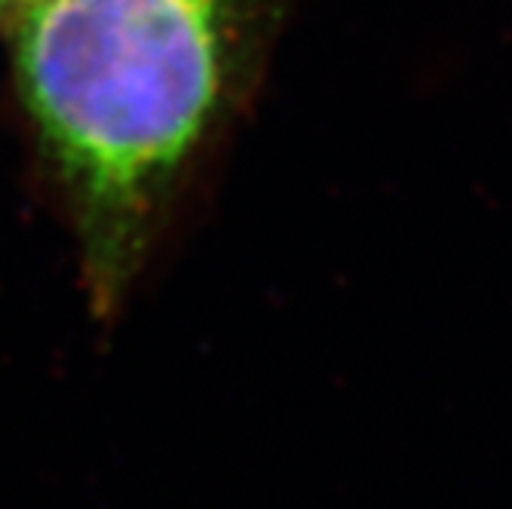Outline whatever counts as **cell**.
I'll return each instance as SVG.
<instances>
[{"instance_id": "1", "label": "cell", "mask_w": 512, "mask_h": 509, "mask_svg": "<svg viewBox=\"0 0 512 509\" xmlns=\"http://www.w3.org/2000/svg\"><path fill=\"white\" fill-rule=\"evenodd\" d=\"M289 0H19L4 31L89 313H123L200 169L252 105Z\"/></svg>"}, {"instance_id": "2", "label": "cell", "mask_w": 512, "mask_h": 509, "mask_svg": "<svg viewBox=\"0 0 512 509\" xmlns=\"http://www.w3.org/2000/svg\"><path fill=\"white\" fill-rule=\"evenodd\" d=\"M16 4H19V0H0V28L7 25V19H10V13H13Z\"/></svg>"}]
</instances>
